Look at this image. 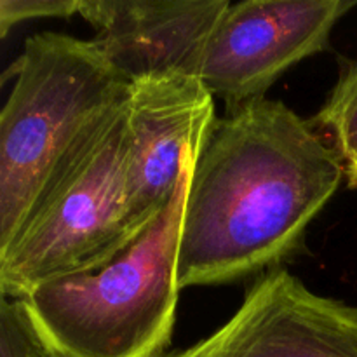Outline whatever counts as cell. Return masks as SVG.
I'll return each mask as SVG.
<instances>
[{
    "mask_svg": "<svg viewBox=\"0 0 357 357\" xmlns=\"http://www.w3.org/2000/svg\"><path fill=\"white\" fill-rule=\"evenodd\" d=\"M82 0H0V35L6 37L17 23L40 17H70L79 14Z\"/></svg>",
    "mask_w": 357,
    "mask_h": 357,
    "instance_id": "11",
    "label": "cell"
},
{
    "mask_svg": "<svg viewBox=\"0 0 357 357\" xmlns=\"http://www.w3.org/2000/svg\"><path fill=\"white\" fill-rule=\"evenodd\" d=\"M33 337H35V335H33ZM33 357H59V356L52 354L51 351H47V349H45V347H42V345L37 342V338H35V352H33Z\"/></svg>",
    "mask_w": 357,
    "mask_h": 357,
    "instance_id": "12",
    "label": "cell"
},
{
    "mask_svg": "<svg viewBox=\"0 0 357 357\" xmlns=\"http://www.w3.org/2000/svg\"><path fill=\"white\" fill-rule=\"evenodd\" d=\"M185 162L173 197L115 258L54 279L20 300L35 338L59 357H160L176 321L181 227L195 159Z\"/></svg>",
    "mask_w": 357,
    "mask_h": 357,
    "instance_id": "2",
    "label": "cell"
},
{
    "mask_svg": "<svg viewBox=\"0 0 357 357\" xmlns=\"http://www.w3.org/2000/svg\"><path fill=\"white\" fill-rule=\"evenodd\" d=\"M160 357H357V307L275 267L255 279L218 330Z\"/></svg>",
    "mask_w": 357,
    "mask_h": 357,
    "instance_id": "6",
    "label": "cell"
},
{
    "mask_svg": "<svg viewBox=\"0 0 357 357\" xmlns=\"http://www.w3.org/2000/svg\"><path fill=\"white\" fill-rule=\"evenodd\" d=\"M312 124L333 143L347 169L357 166V58L342 70Z\"/></svg>",
    "mask_w": 357,
    "mask_h": 357,
    "instance_id": "9",
    "label": "cell"
},
{
    "mask_svg": "<svg viewBox=\"0 0 357 357\" xmlns=\"http://www.w3.org/2000/svg\"><path fill=\"white\" fill-rule=\"evenodd\" d=\"M35 337L23 303L2 298L0 305V357H33Z\"/></svg>",
    "mask_w": 357,
    "mask_h": 357,
    "instance_id": "10",
    "label": "cell"
},
{
    "mask_svg": "<svg viewBox=\"0 0 357 357\" xmlns=\"http://www.w3.org/2000/svg\"><path fill=\"white\" fill-rule=\"evenodd\" d=\"M347 174L333 143L282 101L258 98L216 117L185 204L181 289L261 275L303 246Z\"/></svg>",
    "mask_w": 357,
    "mask_h": 357,
    "instance_id": "1",
    "label": "cell"
},
{
    "mask_svg": "<svg viewBox=\"0 0 357 357\" xmlns=\"http://www.w3.org/2000/svg\"><path fill=\"white\" fill-rule=\"evenodd\" d=\"M357 0H244L209 35L197 77L227 108L264 98L302 59L330 47L331 31Z\"/></svg>",
    "mask_w": 357,
    "mask_h": 357,
    "instance_id": "5",
    "label": "cell"
},
{
    "mask_svg": "<svg viewBox=\"0 0 357 357\" xmlns=\"http://www.w3.org/2000/svg\"><path fill=\"white\" fill-rule=\"evenodd\" d=\"M126 101L80 136L0 250L2 298L23 300L45 282L103 267L138 237L128 216Z\"/></svg>",
    "mask_w": 357,
    "mask_h": 357,
    "instance_id": "3",
    "label": "cell"
},
{
    "mask_svg": "<svg viewBox=\"0 0 357 357\" xmlns=\"http://www.w3.org/2000/svg\"><path fill=\"white\" fill-rule=\"evenodd\" d=\"M9 70L14 86L0 112V250L63 157L131 89L93 40L54 31L28 37Z\"/></svg>",
    "mask_w": 357,
    "mask_h": 357,
    "instance_id": "4",
    "label": "cell"
},
{
    "mask_svg": "<svg viewBox=\"0 0 357 357\" xmlns=\"http://www.w3.org/2000/svg\"><path fill=\"white\" fill-rule=\"evenodd\" d=\"M347 176L352 187H357V166L352 167V169H347Z\"/></svg>",
    "mask_w": 357,
    "mask_h": 357,
    "instance_id": "13",
    "label": "cell"
},
{
    "mask_svg": "<svg viewBox=\"0 0 357 357\" xmlns=\"http://www.w3.org/2000/svg\"><path fill=\"white\" fill-rule=\"evenodd\" d=\"M229 0H82L79 14L128 82L167 73L197 77L202 51Z\"/></svg>",
    "mask_w": 357,
    "mask_h": 357,
    "instance_id": "8",
    "label": "cell"
},
{
    "mask_svg": "<svg viewBox=\"0 0 357 357\" xmlns=\"http://www.w3.org/2000/svg\"><path fill=\"white\" fill-rule=\"evenodd\" d=\"M128 216L136 236L173 197L188 155L216 121L215 96L199 77L167 73L131 84L128 101Z\"/></svg>",
    "mask_w": 357,
    "mask_h": 357,
    "instance_id": "7",
    "label": "cell"
}]
</instances>
